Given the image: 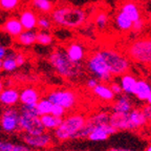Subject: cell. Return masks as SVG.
Returning a JSON list of instances; mask_svg holds the SVG:
<instances>
[{"label": "cell", "mask_w": 151, "mask_h": 151, "mask_svg": "<svg viewBox=\"0 0 151 151\" xmlns=\"http://www.w3.org/2000/svg\"><path fill=\"white\" fill-rule=\"evenodd\" d=\"M48 62L58 75L67 80H76L84 73L83 64L70 61L62 48H55L48 56Z\"/></svg>", "instance_id": "obj_1"}, {"label": "cell", "mask_w": 151, "mask_h": 151, "mask_svg": "<svg viewBox=\"0 0 151 151\" xmlns=\"http://www.w3.org/2000/svg\"><path fill=\"white\" fill-rule=\"evenodd\" d=\"M52 20L60 26L68 28H78L85 23L87 14L85 11L79 7L59 6L50 12Z\"/></svg>", "instance_id": "obj_2"}, {"label": "cell", "mask_w": 151, "mask_h": 151, "mask_svg": "<svg viewBox=\"0 0 151 151\" xmlns=\"http://www.w3.org/2000/svg\"><path fill=\"white\" fill-rule=\"evenodd\" d=\"M107 68L112 77H121L130 69V61L128 57L111 47H103L99 50Z\"/></svg>", "instance_id": "obj_3"}, {"label": "cell", "mask_w": 151, "mask_h": 151, "mask_svg": "<svg viewBox=\"0 0 151 151\" xmlns=\"http://www.w3.org/2000/svg\"><path fill=\"white\" fill-rule=\"evenodd\" d=\"M86 116L80 112L70 113L62 119V122L54 130V137L58 141L71 139L73 135L84 126Z\"/></svg>", "instance_id": "obj_4"}, {"label": "cell", "mask_w": 151, "mask_h": 151, "mask_svg": "<svg viewBox=\"0 0 151 151\" xmlns=\"http://www.w3.org/2000/svg\"><path fill=\"white\" fill-rule=\"evenodd\" d=\"M129 59L137 63L151 65V38H139L127 48Z\"/></svg>", "instance_id": "obj_5"}, {"label": "cell", "mask_w": 151, "mask_h": 151, "mask_svg": "<svg viewBox=\"0 0 151 151\" xmlns=\"http://www.w3.org/2000/svg\"><path fill=\"white\" fill-rule=\"evenodd\" d=\"M86 67L88 71L93 76V78L98 79L100 83H108L111 82L112 76L110 75L106 64L104 62L103 58L100 55L99 50L92 52L88 57L86 62Z\"/></svg>", "instance_id": "obj_6"}, {"label": "cell", "mask_w": 151, "mask_h": 151, "mask_svg": "<svg viewBox=\"0 0 151 151\" xmlns=\"http://www.w3.org/2000/svg\"><path fill=\"white\" fill-rule=\"evenodd\" d=\"M46 98L52 104L60 105L64 109L68 110L77 105L78 103V96L76 91L68 88H56L47 92Z\"/></svg>", "instance_id": "obj_7"}, {"label": "cell", "mask_w": 151, "mask_h": 151, "mask_svg": "<svg viewBox=\"0 0 151 151\" xmlns=\"http://www.w3.org/2000/svg\"><path fill=\"white\" fill-rule=\"evenodd\" d=\"M19 109L15 107H6L0 116V128L5 132H12L19 130Z\"/></svg>", "instance_id": "obj_8"}, {"label": "cell", "mask_w": 151, "mask_h": 151, "mask_svg": "<svg viewBox=\"0 0 151 151\" xmlns=\"http://www.w3.org/2000/svg\"><path fill=\"white\" fill-rule=\"evenodd\" d=\"M19 130L32 135L40 134L45 131L40 121V116H27L23 113H20L19 116Z\"/></svg>", "instance_id": "obj_9"}, {"label": "cell", "mask_w": 151, "mask_h": 151, "mask_svg": "<svg viewBox=\"0 0 151 151\" xmlns=\"http://www.w3.org/2000/svg\"><path fill=\"white\" fill-rule=\"evenodd\" d=\"M21 139L23 143H25L26 146L31 147V148H47L52 144V139L54 137L50 131H46L40 133V134H27V133H23L21 134Z\"/></svg>", "instance_id": "obj_10"}, {"label": "cell", "mask_w": 151, "mask_h": 151, "mask_svg": "<svg viewBox=\"0 0 151 151\" xmlns=\"http://www.w3.org/2000/svg\"><path fill=\"white\" fill-rule=\"evenodd\" d=\"M116 132L118 130L112 125H110V123H106L92 128L86 139L92 142H103L106 141L110 135L116 134Z\"/></svg>", "instance_id": "obj_11"}, {"label": "cell", "mask_w": 151, "mask_h": 151, "mask_svg": "<svg viewBox=\"0 0 151 151\" xmlns=\"http://www.w3.org/2000/svg\"><path fill=\"white\" fill-rule=\"evenodd\" d=\"M147 123H148V120L142 109L133 108L128 112L129 131H135L139 128L144 127Z\"/></svg>", "instance_id": "obj_12"}, {"label": "cell", "mask_w": 151, "mask_h": 151, "mask_svg": "<svg viewBox=\"0 0 151 151\" xmlns=\"http://www.w3.org/2000/svg\"><path fill=\"white\" fill-rule=\"evenodd\" d=\"M41 99L39 89L32 86H26L19 91V102L22 105H36Z\"/></svg>", "instance_id": "obj_13"}, {"label": "cell", "mask_w": 151, "mask_h": 151, "mask_svg": "<svg viewBox=\"0 0 151 151\" xmlns=\"http://www.w3.org/2000/svg\"><path fill=\"white\" fill-rule=\"evenodd\" d=\"M66 56L73 63H82L85 59V47L79 42H73L66 46L65 50Z\"/></svg>", "instance_id": "obj_14"}, {"label": "cell", "mask_w": 151, "mask_h": 151, "mask_svg": "<svg viewBox=\"0 0 151 151\" xmlns=\"http://www.w3.org/2000/svg\"><path fill=\"white\" fill-rule=\"evenodd\" d=\"M19 102V90L15 87L3 88L0 91V103L5 107H14Z\"/></svg>", "instance_id": "obj_15"}, {"label": "cell", "mask_w": 151, "mask_h": 151, "mask_svg": "<svg viewBox=\"0 0 151 151\" xmlns=\"http://www.w3.org/2000/svg\"><path fill=\"white\" fill-rule=\"evenodd\" d=\"M112 112H123L128 113L131 109H133V103L128 94L122 93L118 96L116 101L112 104Z\"/></svg>", "instance_id": "obj_16"}, {"label": "cell", "mask_w": 151, "mask_h": 151, "mask_svg": "<svg viewBox=\"0 0 151 151\" xmlns=\"http://www.w3.org/2000/svg\"><path fill=\"white\" fill-rule=\"evenodd\" d=\"M19 21L21 23L23 29L26 31H33L37 27L38 16L31 9H24L19 15Z\"/></svg>", "instance_id": "obj_17"}, {"label": "cell", "mask_w": 151, "mask_h": 151, "mask_svg": "<svg viewBox=\"0 0 151 151\" xmlns=\"http://www.w3.org/2000/svg\"><path fill=\"white\" fill-rule=\"evenodd\" d=\"M109 123L118 131L121 130H128L129 131V124H128V113L123 112H111L109 116Z\"/></svg>", "instance_id": "obj_18"}, {"label": "cell", "mask_w": 151, "mask_h": 151, "mask_svg": "<svg viewBox=\"0 0 151 151\" xmlns=\"http://www.w3.org/2000/svg\"><path fill=\"white\" fill-rule=\"evenodd\" d=\"M92 92L96 97L104 102H112L116 99V96L111 91L110 87L105 83H99L94 88H92Z\"/></svg>", "instance_id": "obj_19"}, {"label": "cell", "mask_w": 151, "mask_h": 151, "mask_svg": "<svg viewBox=\"0 0 151 151\" xmlns=\"http://www.w3.org/2000/svg\"><path fill=\"white\" fill-rule=\"evenodd\" d=\"M137 79L134 76L129 73H126L121 76L120 78V86L123 90V93L128 94V96H133V90H134L135 83Z\"/></svg>", "instance_id": "obj_20"}, {"label": "cell", "mask_w": 151, "mask_h": 151, "mask_svg": "<svg viewBox=\"0 0 151 151\" xmlns=\"http://www.w3.org/2000/svg\"><path fill=\"white\" fill-rule=\"evenodd\" d=\"M151 92V85L146 80H137L133 90V96L137 97V100L142 102H145L149 93Z\"/></svg>", "instance_id": "obj_21"}, {"label": "cell", "mask_w": 151, "mask_h": 151, "mask_svg": "<svg viewBox=\"0 0 151 151\" xmlns=\"http://www.w3.org/2000/svg\"><path fill=\"white\" fill-rule=\"evenodd\" d=\"M3 31L6 34H9L11 37L16 38L17 36H19V34H21L23 31L21 23L19 21L18 18L15 17H11L5 21V23L3 24Z\"/></svg>", "instance_id": "obj_22"}, {"label": "cell", "mask_w": 151, "mask_h": 151, "mask_svg": "<svg viewBox=\"0 0 151 151\" xmlns=\"http://www.w3.org/2000/svg\"><path fill=\"white\" fill-rule=\"evenodd\" d=\"M121 12L124 13L127 17H129L132 22L142 18L141 11H139V6L135 3L130 2V1H127L121 6Z\"/></svg>", "instance_id": "obj_23"}, {"label": "cell", "mask_w": 151, "mask_h": 151, "mask_svg": "<svg viewBox=\"0 0 151 151\" xmlns=\"http://www.w3.org/2000/svg\"><path fill=\"white\" fill-rule=\"evenodd\" d=\"M36 37H37V32L33 31H26L23 29L21 34H19V36H17L16 39L17 43L23 46H31V45L36 43Z\"/></svg>", "instance_id": "obj_24"}, {"label": "cell", "mask_w": 151, "mask_h": 151, "mask_svg": "<svg viewBox=\"0 0 151 151\" xmlns=\"http://www.w3.org/2000/svg\"><path fill=\"white\" fill-rule=\"evenodd\" d=\"M40 121L44 129L46 131H50V130H55L61 124L62 118H57V116H52V113H48V114L40 116Z\"/></svg>", "instance_id": "obj_25"}, {"label": "cell", "mask_w": 151, "mask_h": 151, "mask_svg": "<svg viewBox=\"0 0 151 151\" xmlns=\"http://www.w3.org/2000/svg\"><path fill=\"white\" fill-rule=\"evenodd\" d=\"M116 24L119 29L123 32L130 31L132 27V21L130 20L129 17L126 16L124 13L119 12L116 16Z\"/></svg>", "instance_id": "obj_26"}, {"label": "cell", "mask_w": 151, "mask_h": 151, "mask_svg": "<svg viewBox=\"0 0 151 151\" xmlns=\"http://www.w3.org/2000/svg\"><path fill=\"white\" fill-rule=\"evenodd\" d=\"M32 5L42 14L50 13L54 9V4L50 0H32Z\"/></svg>", "instance_id": "obj_27"}, {"label": "cell", "mask_w": 151, "mask_h": 151, "mask_svg": "<svg viewBox=\"0 0 151 151\" xmlns=\"http://www.w3.org/2000/svg\"><path fill=\"white\" fill-rule=\"evenodd\" d=\"M36 108L39 113V116H43V114H48L50 113L52 108V103L47 99V98H41L36 104Z\"/></svg>", "instance_id": "obj_28"}, {"label": "cell", "mask_w": 151, "mask_h": 151, "mask_svg": "<svg viewBox=\"0 0 151 151\" xmlns=\"http://www.w3.org/2000/svg\"><path fill=\"white\" fill-rule=\"evenodd\" d=\"M1 68L5 71H14L18 68L16 63V60H15V54H9L6 55L2 59V65H1Z\"/></svg>", "instance_id": "obj_29"}, {"label": "cell", "mask_w": 151, "mask_h": 151, "mask_svg": "<svg viewBox=\"0 0 151 151\" xmlns=\"http://www.w3.org/2000/svg\"><path fill=\"white\" fill-rule=\"evenodd\" d=\"M36 43L40 45H50L52 43V37L50 33H47L46 31H39L37 32V37H36Z\"/></svg>", "instance_id": "obj_30"}, {"label": "cell", "mask_w": 151, "mask_h": 151, "mask_svg": "<svg viewBox=\"0 0 151 151\" xmlns=\"http://www.w3.org/2000/svg\"><path fill=\"white\" fill-rule=\"evenodd\" d=\"M109 21V18H108V15L106 14L105 12H99L96 14L94 16V22H96V25L100 28V29H104V28L106 27L107 24H108Z\"/></svg>", "instance_id": "obj_31"}, {"label": "cell", "mask_w": 151, "mask_h": 151, "mask_svg": "<svg viewBox=\"0 0 151 151\" xmlns=\"http://www.w3.org/2000/svg\"><path fill=\"white\" fill-rule=\"evenodd\" d=\"M20 3V0H0V9L4 11H13Z\"/></svg>", "instance_id": "obj_32"}, {"label": "cell", "mask_w": 151, "mask_h": 151, "mask_svg": "<svg viewBox=\"0 0 151 151\" xmlns=\"http://www.w3.org/2000/svg\"><path fill=\"white\" fill-rule=\"evenodd\" d=\"M19 112L27 114V116H40L36 108V105H21L19 108Z\"/></svg>", "instance_id": "obj_33"}, {"label": "cell", "mask_w": 151, "mask_h": 151, "mask_svg": "<svg viewBox=\"0 0 151 151\" xmlns=\"http://www.w3.org/2000/svg\"><path fill=\"white\" fill-rule=\"evenodd\" d=\"M50 20L44 16L38 17L37 19V27H39L41 31H47L50 28Z\"/></svg>", "instance_id": "obj_34"}, {"label": "cell", "mask_w": 151, "mask_h": 151, "mask_svg": "<svg viewBox=\"0 0 151 151\" xmlns=\"http://www.w3.org/2000/svg\"><path fill=\"white\" fill-rule=\"evenodd\" d=\"M52 116H57V118H64V116L66 114V109H64L62 106L60 105H57V104H52V108L50 111Z\"/></svg>", "instance_id": "obj_35"}, {"label": "cell", "mask_w": 151, "mask_h": 151, "mask_svg": "<svg viewBox=\"0 0 151 151\" xmlns=\"http://www.w3.org/2000/svg\"><path fill=\"white\" fill-rule=\"evenodd\" d=\"M145 26V23H144V20L143 19H139V20H135V21L132 22V27L131 29L132 31H134V32H141L143 28H144Z\"/></svg>", "instance_id": "obj_36"}, {"label": "cell", "mask_w": 151, "mask_h": 151, "mask_svg": "<svg viewBox=\"0 0 151 151\" xmlns=\"http://www.w3.org/2000/svg\"><path fill=\"white\" fill-rule=\"evenodd\" d=\"M14 144L11 142L4 141V139H0V151H13Z\"/></svg>", "instance_id": "obj_37"}, {"label": "cell", "mask_w": 151, "mask_h": 151, "mask_svg": "<svg viewBox=\"0 0 151 151\" xmlns=\"http://www.w3.org/2000/svg\"><path fill=\"white\" fill-rule=\"evenodd\" d=\"M109 87H110L111 91L113 92V94H114V96H120V94L123 93V90H122V88H121V86H120V83L111 82Z\"/></svg>", "instance_id": "obj_38"}, {"label": "cell", "mask_w": 151, "mask_h": 151, "mask_svg": "<svg viewBox=\"0 0 151 151\" xmlns=\"http://www.w3.org/2000/svg\"><path fill=\"white\" fill-rule=\"evenodd\" d=\"M15 60H16V63H17V66L18 67H20V66H22L24 63H25V56H24L23 54H21V52H18V54H15Z\"/></svg>", "instance_id": "obj_39"}, {"label": "cell", "mask_w": 151, "mask_h": 151, "mask_svg": "<svg viewBox=\"0 0 151 151\" xmlns=\"http://www.w3.org/2000/svg\"><path fill=\"white\" fill-rule=\"evenodd\" d=\"M99 81H98V79L96 78H89L87 81H86V86H87L89 89H92V88H94L96 86H97L98 84H99Z\"/></svg>", "instance_id": "obj_40"}, {"label": "cell", "mask_w": 151, "mask_h": 151, "mask_svg": "<svg viewBox=\"0 0 151 151\" xmlns=\"http://www.w3.org/2000/svg\"><path fill=\"white\" fill-rule=\"evenodd\" d=\"M13 151H33V149L31 147L26 146V145H14V148H13Z\"/></svg>", "instance_id": "obj_41"}, {"label": "cell", "mask_w": 151, "mask_h": 151, "mask_svg": "<svg viewBox=\"0 0 151 151\" xmlns=\"http://www.w3.org/2000/svg\"><path fill=\"white\" fill-rule=\"evenodd\" d=\"M142 110H143L144 114L146 116L148 122H151V106H149V105H146L145 107H143V108H142Z\"/></svg>", "instance_id": "obj_42"}, {"label": "cell", "mask_w": 151, "mask_h": 151, "mask_svg": "<svg viewBox=\"0 0 151 151\" xmlns=\"http://www.w3.org/2000/svg\"><path fill=\"white\" fill-rule=\"evenodd\" d=\"M108 151H134L129 148H124V147H112V148L108 149Z\"/></svg>", "instance_id": "obj_43"}, {"label": "cell", "mask_w": 151, "mask_h": 151, "mask_svg": "<svg viewBox=\"0 0 151 151\" xmlns=\"http://www.w3.org/2000/svg\"><path fill=\"white\" fill-rule=\"evenodd\" d=\"M6 56V48L2 45H0V60H2Z\"/></svg>", "instance_id": "obj_44"}, {"label": "cell", "mask_w": 151, "mask_h": 151, "mask_svg": "<svg viewBox=\"0 0 151 151\" xmlns=\"http://www.w3.org/2000/svg\"><path fill=\"white\" fill-rule=\"evenodd\" d=\"M146 103H147V105H149V106H151V92L149 93V96L147 97V99H146Z\"/></svg>", "instance_id": "obj_45"}, {"label": "cell", "mask_w": 151, "mask_h": 151, "mask_svg": "<svg viewBox=\"0 0 151 151\" xmlns=\"http://www.w3.org/2000/svg\"><path fill=\"white\" fill-rule=\"evenodd\" d=\"M3 88H4V83H3L2 81L0 80V91H1V90H2Z\"/></svg>", "instance_id": "obj_46"}, {"label": "cell", "mask_w": 151, "mask_h": 151, "mask_svg": "<svg viewBox=\"0 0 151 151\" xmlns=\"http://www.w3.org/2000/svg\"><path fill=\"white\" fill-rule=\"evenodd\" d=\"M144 151H151V144L150 145H148V146L145 148V150Z\"/></svg>", "instance_id": "obj_47"}, {"label": "cell", "mask_w": 151, "mask_h": 151, "mask_svg": "<svg viewBox=\"0 0 151 151\" xmlns=\"http://www.w3.org/2000/svg\"><path fill=\"white\" fill-rule=\"evenodd\" d=\"M149 21H150V24H151V13H150V15H149Z\"/></svg>", "instance_id": "obj_48"}, {"label": "cell", "mask_w": 151, "mask_h": 151, "mask_svg": "<svg viewBox=\"0 0 151 151\" xmlns=\"http://www.w3.org/2000/svg\"><path fill=\"white\" fill-rule=\"evenodd\" d=\"M1 65H2V60H0V69H1Z\"/></svg>", "instance_id": "obj_49"}, {"label": "cell", "mask_w": 151, "mask_h": 151, "mask_svg": "<svg viewBox=\"0 0 151 151\" xmlns=\"http://www.w3.org/2000/svg\"><path fill=\"white\" fill-rule=\"evenodd\" d=\"M0 109H1V103H0Z\"/></svg>", "instance_id": "obj_50"}, {"label": "cell", "mask_w": 151, "mask_h": 151, "mask_svg": "<svg viewBox=\"0 0 151 151\" xmlns=\"http://www.w3.org/2000/svg\"><path fill=\"white\" fill-rule=\"evenodd\" d=\"M80 151H84V150H80Z\"/></svg>", "instance_id": "obj_51"}]
</instances>
